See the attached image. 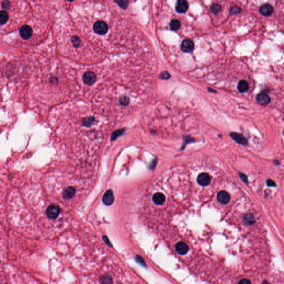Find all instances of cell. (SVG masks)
Masks as SVG:
<instances>
[{
	"label": "cell",
	"mask_w": 284,
	"mask_h": 284,
	"mask_svg": "<svg viewBox=\"0 0 284 284\" xmlns=\"http://www.w3.org/2000/svg\"><path fill=\"white\" fill-rule=\"evenodd\" d=\"M61 208L59 206L56 204L49 205L46 210V215L50 219H56L61 214Z\"/></svg>",
	"instance_id": "cell-1"
},
{
	"label": "cell",
	"mask_w": 284,
	"mask_h": 284,
	"mask_svg": "<svg viewBox=\"0 0 284 284\" xmlns=\"http://www.w3.org/2000/svg\"><path fill=\"white\" fill-rule=\"evenodd\" d=\"M93 30L98 35H105L108 30L107 23L103 21H98L93 25Z\"/></svg>",
	"instance_id": "cell-2"
},
{
	"label": "cell",
	"mask_w": 284,
	"mask_h": 284,
	"mask_svg": "<svg viewBox=\"0 0 284 284\" xmlns=\"http://www.w3.org/2000/svg\"><path fill=\"white\" fill-rule=\"evenodd\" d=\"M96 79L97 76L96 74L90 71L84 73V75L83 76V80L84 83L89 86L94 84L96 82Z\"/></svg>",
	"instance_id": "cell-3"
},
{
	"label": "cell",
	"mask_w": 284,
	"mask_h": 284,
	"mask_svg": "<svg viewBox=\"0 0 284 284\" xmlns=\"http://www.w3.org/2000/svg\"><path fill=\"white\" fill-rule=\"evenodd\" d=\"M194 49V44L190 39H186L181 44V49L184 52L190 53Z\"/></svg>",
	"instance_id": "cell-4"
},
{
	"label": "cell",
	"mask_w": 284,
	"mask_h": 284,
	"mask_svg": "<svg viewBox=\"0 0 284 284\" xmlns=\"http://www.w3.org/2000/svg\"><path fill=\"white\" fill-rule=\"evenodd\" d=\"M114 200V196L113 191L111 189H109L105 192L102 198V201L106 205H110L113 204Z\"/></svg>",
	"instance_id": "cell-5"
},
{
	"label": "cell",
	"mask_w": 284,
	"mask_h": 284,
	"mask_svg": "<svg viewBox=\"0 0 284 284\" xmlns=\"http://www.w3.org/2000/svg\"><path fill=\"white\" fill-rule=\"evenodd\" d=\"M197 182L200 186H208L210 183L211 178L209 174L206 173H202L198 176Z\"/></svg>",
	"instance_id": "cell-6"
},
{
	"label": "cell",
	"mask_w": 284,
	"mask_h": 284,
	"mask_svg": "<svg viewBox=\"0 0 284 284\" xmlns=\"http://www.w3.org/2000/svg\"><path fill=\"white\" fill-rule=\"evenodd\" d=\"M21 37L24 40H28L32 35V29L29 25H23L20 29Z\"/></svg>",
	"instance_id": "cell-7"
},
{
	"label": "cell",
	"mask_w": 284,
	"mask_h": 284,
	"mask_svg": "<svg viewBox=\"0 0 284 284\" xmlns=\"http://www.w3.org/2000/svg\"><path fill=\"white\" fill-rule=\"evenodd\" d=\"M189 5L187 1L184 0H179L175 5V10L179 13H184L188 11Z\"/></svg>",
	"instance_id": "cell-8"
},
{
	"label": "cell",
	"mask_w": 284,
	"mask_h": 284,
	"mask_svg": "<svg viewBox=\"0 0 284 284\" xmlns=\"http://www.w3.org/2000/svg\"><path fill=\"white\" fill-rule=\"evenodd\" d=\"M270 101V97L267 93H259L256 96V101L261 106H267L269 103Z\"/></svg>",
	"instance_id": "cell-9"
},
{
	"label": "cell",
	"mask_w": 284,
	"mask_h": 284,
	"mask_svg": "<svg viewBox=\"0 0 284 284\" xmlns=\"http://www.w3.org/2000/svg\"><path fill=\"white\" fill-rule=\"evenodd\" d=\"M230 136L235 142L238 144L242 145H246L248 144V140L247 138L241 134L232 132L230 133Z\"/></svg>",
	"instance_id": "cell-10"
},
{
	"label": "cell",
	"mask_w": 284,
	"mask_h": 284,
	"mask_svg": "<svg viewBox=\"0 0 284 284\" xmlns=\"http://www.w3.org/2000/svg\"><path fill=\"white\" fill-rule=\"evenodd\" d=\"M259 11L261 15L264 16H269L274 12L273 6L269 3H265L259 9Z\"/></svg>",
	"instance_id": "cell-11"
},
{
	"label": "cell",
	"mask_w": 284,
	"mask_h": 284,
	"mask_svg": "<svg viewBox=\"0 0 284 284\" xmlns=\"http://www.w3.org/2000/svg\"><path fill=\"white\" fill-rule=\"evenodd\" d=\"M217 200L223 204H226L230 200V195L225 191H221L218 193Z\"/></svg>",
	"instance_id": "cell-12"
},
{
	"label": "cell",
	"mask_w": 284,
	"mask_h": 284,
	"mask_svg": "<svg viewBox=\"0 0 284 284\" xmlns=\"http://www.w3.org/2000/svg\"><path fill=\"white\" fill-rule=\"evenodd\" d=\"M76 190L74 187L70 186L66 189L63 192V198L66 200H70L75 197Z\"/></svg>",
	"instance_id": "cell-13"
},
{
	"label": "cell",
	"mask_w": 284,
	"mask_h": 284,
	"mask_svg": "<svg viewBox=\"0 0 284 284\" xmlns=\"http://www.w3.org/2000/svg\"><path fill=\"white\" fill-rule=\"evenodd\" d=\"M175 249L177 252L181 255H184L187 253L189 250L188 245L184 242H179L175 246Z\"/></svg>",
	"instance_id": "cell-14"
},
{
	"label": "cell",
	"mask_w": 284,
	"mask_h": 284,
	"mask_svg": "<svg viewBox=\"0 0 284 284\" xmlns=\"http://www.w3.org/2000/svg\"><path fill=\"white\" fill-rule=\"evenodd\" d=\"M153 200L154 203L157 205H162L165 202V195L161 193H157L154 195Z\"/></svg>",
	"instance_id": "cell-15"
},
{
	"label": "cell",
	"mask_w": 284,
	"mask_h": 284,
	"mask_svg": "<svg viewBox=\"0 0 284 284\" xmlns=\"http://www.w3.org/2000/svg\"><path fill=\"white\" fill-rule=\"evenodd\" d=\"M243 221L246 225H251L255 223V217L251 214L247 213L244 215L243 217Z\"/></svg>",
	"instance_id": "cell-16"
},
{
	"label": "cell",
	"mask_w": 284,
	"mask_h": 284,
	"mask_svg": "<svg viewBox=\"0 0 284 284\" xmlns=\"http://www.w3.org/2000/svg\"><path fill=\"white\" fill-rule=\"evenodd\" d=\"M249 88V85L248 82L245 80H241L239 82L238 84V89L241 93H244L247 92Z\"/></svg>",
	"instance_id": "cell-17"
},
{
	"label": "cell",
	"mask_w": 284,
	"mask_h": 284,
	"mask_svg": "<svg viewBox=\"0 0 284 284\" xmlns=\"http://www.w3.org/2000/svg\"><path fill=\"white\" fill-rule=\"evenodd\" d=\"M9 16L7 12L2 10L0 12V22L2 25L6 23L9 20Z\"/></svg>",
	"instance_id": "cell-18"
},
{
	"label": "cell",
	"mask_w": 284,
	"mask_h": 284,
	"mask_svg": "<svg viewBox=\"0 0 284 284\" xmlns=\"http://www.w3.org/2000/svg\"><path fill=\"white\" fill-rule=\"evenodd\" d=\"M181 27V23L178 20H173L170 23V27L173 31H177Z\"/></svg>",
	"instance_id": "cell-19"
},
{
	"label": "cell",
	"mask_w": 284,
	"mask_h": 284,
	"mask_svg": "<svg viewBox=\"0 0 284 284\" xmlns=\"http://www.w3.org/2000/svg\"><path fill=\"white\" fill-rule=\"evenodd\" d=\"M95 121V119L93 117H86L82 121V125L86 127H90V125H93Z\"/></svg>",
	"instance_id": "cell-20"
},
{
	"label": "cell",
	"mask_w": 284,
	"mask_h": 284,
	"mask_svg": "<svg viewBox=\"0 0 284 284\" xmlns=\"http://www.w3.org/2000/svg\"><path fill=\"white\" fill-rule=\"evenodd\" d=\"M221 9L222 8L221 5L217 3H214L210 7V10L212 13L215 15L219 13L221 11Z\"/></svg>",
	"instance_id": "cell-21"
},
{
	"label": "cell",
	"mask_w": 284,
	"mask_h": 284,
	"mask_svg": "<svg viewBox=\"0 0 284 284\" xmlns=\"http://www.w3.org/2000/svg\"><path fill=\"white\" fill-rule=\"evenodd\" d=\"M71 42L75 47H79L81 43V40L79 36H73L71 37Z\"/></svg>",
	"instance_id": "cell-22"
},
{
	"label": "cell",
	"mask_w": 284,
	"mask_h": 284,
	"mask_svg": "<svg viewBox=\"0 0 284 284\" xmlns=\"http://www.w3.org/2000/svg\"><path fill=\"white\" fill-rule=\"evenodd\" d=\"M119 103L121 104V105H123V106H127V105L129 104V99L127 97H125V96H123V97H122L120 99H119Z\"/></svg>",
	"instance_id": "cell-23"
},
{
	"label": "cell",
	"mask_w": 284,
	"mask_h": 284,
	"mask_svg": "<svg viewBox=\"0 0 284 284\" xmlns=\"http://www.w3.org/2000/svg\"><path fill=\"white\" fill-rule=\"evenodd\" d=\"M241 9L238 7V6H233L232 7L231 9V10H230V12L232 13V14L233 15H236V14H239L241 12Z\"/></svg>",
	"instance_id": "cell-24"
},
{
	"label": "cell",
	"mask_w": 284,
	"mask_h": 284,
	"mask_svg": "<svg viewBox=\"0 0 284 284\" xmlns=\"http://www.w3.org/2000/svg\"><path fill=\"white\" fill-rule=\"evenodd\" d=\"M116 3H118L121 8L123 9H125L127 7L128 5V2L127 1H116Z\"/></svg>",
	"instance_id": "cell-25"
},
{
	"label": "cell",
	"mask_w": 284,
	"mask_h": 284,
	"mask_svg": "<svg viewBox=\"0 0 284 284\" xmlns=\"http://www.w3.org/2000/svg\"><path fill=\"white\" fill-rule=\"evenodd\" d=\"M171 75L168 72H162L159 75V78L162 79H170Z\"/></svg>",
	"instance_id": "cell-26"
},
{
	"label": "cell",
	"mask_w": 284,
	"mask_h": 284,
	"mask_svg": "<svg viewBox=\"0 0 284 284\" xmlns=\"http://www.w3.org/2000/svg\"><path fill=\"white\" fill-rule=\"evenodd\" d=\"M125 132V129H120V130H118V131H117L113 134L112 135V140H114V139H116L117 137L121 135L122 134H123V133Z\"/></svg>",
	"instance_id": "cell-27"
},
{
	"label": "cell",
	"mask_w": 284,
	"mask_h": 284,
	"mask_svg": "<svg viewBox=\"0 0 284 284\" xmlns=\"http://www.w3.org/2000/svg\"><path fill=\"white\" fill-rule=\"evenodd\" d=\"M1 5H2V7L5 9H9L11 6V3L9 1H2V3H1Z\"/></svg>",
	"instance_id": "cell-28"
},
{
	"label": "cell",
	"mask_w": 284,
	"mask_h": 284,
	"mask_svg": "<svg viewBox=\"0 0 284 284\" xmlns=\"http://www.w3.org/2000/svg\"><path fill=\"white\" fill-rule=\"evenodd\" d=\"M239 177L241 179L243 182L244 183H246V184L248 183V178H247V175L245 174H244L243 173H239Z\"/></svg>",
	"instance_id": "cell-29"
},
{
	"label": "cell",
	"mask_w": 284,
	"mask_h": 284,
	"mask_svg": "<svg viewBox=\"0 0 284 284\" xmlns=\"http://www.w3.org/2000/svg\"><path fill=\"white\" fill-rule=\"evenodd\" d=\"M267 184V186H270V187H275L276 186V183L272 179H267L266 182Z\"/></svg>",
	"instance_id": "cell-30"
},
{
	"label": "cell",
	"mask_w": 284,
	"mask_h": 284,
	"mask_svg": "<svg viewBox=\"0 0 284 284\" xmlns=\"http://www.w3.org/2000/svg\"><path fill=\"white\" fill-rule=\"evenodd\" d=\"M238 284H251V282L248 279H242L239 282Z\"/></svg>",
	"instance_id": "cell-31"
},
{
	"label": "cell",
	"mask_w": 284,
	"mask_h": 284,
	"mask_svg": "<svg viewBox=\"0 0 284 284\" xmlns=\"http://www.w3.org/2000/svg\"><path fill=\"white\" fill-rule=\"evenodd\" d=\"M154 163H157V161H156V160H155V161H154V162H152V165H151V167H150L151 168L153 169L154 167H155V165H154Z\"/></svg>",
	"instance_id": "cell-32"
},
{
	"label": "cell",
	"mask_w": 284,
	"mask_h": 284,
	"mask_svg": "<svg viewBox=\"0 0 284 284\" xmlns=\"http://www.w3.org/2000/svg\"><path fill=\"white\" fill-rule=\"evenodd\" d=\"M263 284H269V283H267V281H264V282L263 283Z\"/></svg>",
	"instance_id": "cell-33"
}]
</instances>
